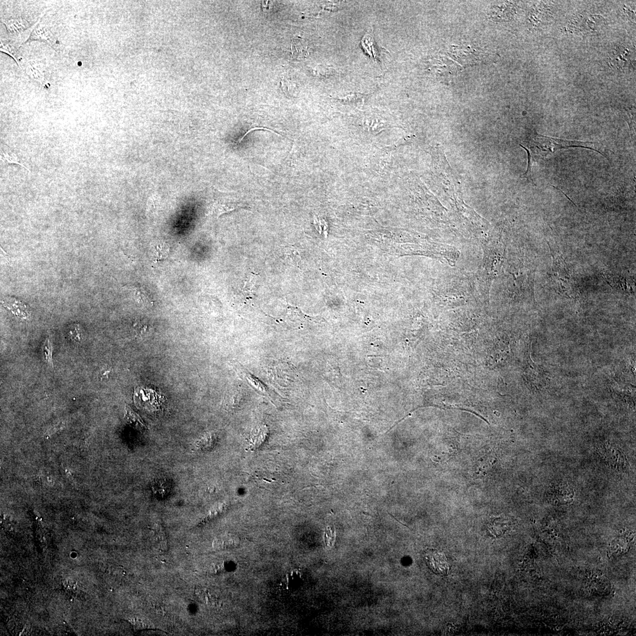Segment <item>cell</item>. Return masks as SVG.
<instances>
[{
  "label": "cell",
  "instance_id": "1",
  "mask_svg": "<svg viewBox=\"0 0 636 636\" xmlns=\"http://www.w3.org/2000/svg\"><path fill=\"white\" fill-rule=\"evenodd\" d=\"M528 152L530 153L534 157L544 158L556 151L569 147H583L591 150H595V143L592 142H580L552 138V137L544 136L534 133L530 137L527 144Z\"/></svg>",
  "mask_w": 636,
  "mask_h": 636
},
{
  "label": "cell",
  "instance_id": "2",
  "mask_svg": "<svg viewBox=\"0 0 636 636\" xmlns=\"http://www.w3.org/2000/svg\"><path fill=\"white\" fill-rule=\"evenodd\" d=\"M47 9H45L38 18V20L29 27H27L25 24L26 21L21 17L2 19V22L5 25L8 32V39L20 47L22 44L27 42L28 39L30 38L32 32L40 23L41 18Z\"/></svg>",
  "mask_w": 636,
  "mask_h": 636
},
{
  "label": "cell",
  "instance_id": "3",
  "mask_svg": "<svg viewBox=\"0 0 636 636\" xmlns=\"http://www.w3.org/2000/svg\"><path fill=\"white\" fill-rule=\"evenodd\" d=\"M429 568L438 575H447L450 566L444 554L437 551H429L425 556Z\"/></svg>",
  "mask_w": 636,
  "mask_h": 636
},
{
  "label": "cell",
  "instance_id": "4",
  "mask_svg": "<svg viewBox=\"0 0 636 636\" xmlns=\"http://www.w3.org/2000/svg\"><path fill=\"white\" fill-rule=\"evenodd\" d=\"M633 55L629 49L624 46L616 48L610 55V63L617 69L629 67L632 62Z\"/></svg>",
  "mask_w": 636,
  "mask_h": 636
},
{
  "label": "cell",
  "instance_id": "5",
  "mask_svg": "<svg viewBox=\"0 0 636 636\" xmlns=\"http://www.w3.org/2000/svg\"><path fill=\"white\" fill-rule=\"evenodd\" d=\"M29 40L46 42L49 45L56 49L58 42L50 27L43 24L39 23L35 27Z\"/></svg>",
  "mask_w": 636,
  "mask_h": 636
},
{
  "label": "cell",
  "instance_id": "6",
  "mask_svg": "<svg viewBox=\"0 0 636 636\" xmlns=\"http://www.w3.org/2000/svg\"><path fill=\"white\" fill-rule=\"evenodd\" d=\"M21 68L32 80L37 81L42 86H45L46 80L45 78L44 71L38 66L37 64H35V62L31 60L25 62L22 60Z\"/></svg>",
  "mask_w": 636,
  "mask_h": 636
},
{
  "label": "cell",
  "instance_id": "7",
  "mask_svg": "<svg viewBox=\"0 0 636 636\" xmlns=\"http://www.w3.org/2000/svg\"><path fill=\"white\" fill-rule=\"evenodd\" d=\"M123 288L130 292L134 300L138 302L139 304L147 305V306L153 304V302L150 296L149 292L142 285L140 284L126 285Z\"/></svg>",
  "mask_w": 636,
  "mask_h": 636
},
{
  "label": "cell",
  "instance_id": "8",
  "mask_svg": "<svg viewBox=\"0 0 636 636\" xmlns=\"http://www.w3.org/2000/svg\"><path fill=\"white\" fill-rule=\"evenodd\" d=\"M239 206L235 203L218 199L213 203L210 214L218 218L222 215L234 211Z\"/></svg>",
  "mask_w": 636,
  "mask_h": 636
},
{
  "label": "cell",
  "instance_id": "9",
  "mask_svg": "<svg viewBox=\"0 0 636 636\" xmlns=\"http://www.w3.org/2000/svg\"><path fill=\"white\" fill-rule=\"evenodd\" d=\"M19 47L17 44L9 40V39L1 38L0 51L5 52L14 59L19 67L21 68V61L23 59H22V57L19 54Z\"/></svg>",
  "mask_w": 636,
  "mask_h": 636
},
{
  "label": "cell",
  "instance_id": "10",
  "mask_svg": "<svg viewBox=\"0 0 636 636\" xmlns=\"http://www.w3.org/2000/svg\"><path fill=\"white\" fill-rule=\"evenodd\" d=\"M292 57L295 60H301L308 55L306 42L303 39L295 37L291 42Z\"/></svg>",
  "mask_w": 636,
  "mask_h": 636
},
{
  "label": "cell",
  "instance_id": "11",
  "mask_svg": "<svg viewBox=\"0 0 636 636\" xmlns=\"http://www.w3.org/2000/svg\"><path fill=\"white\" fill-rule=\"evenodd\" d=\"M3 306L6 307L17 317L27 318L28 317L27 308L25 305L14 299V298H6L3 301Z\"/></svg>",
  "mask_w": 636,
  "mask_h": 636
},
{
  "label": "cell",
  "instance_id": "12",
  "mask_svg": "<svg viewBox=\"0 0 636 636\" xmlns=\"http://www.w3.org/2000/svg\"><path fill=\"white\" fill-rule=\"evenodd\" d=\"M258 276L254 274H251L245 280L243 289L242 290V296L245 300H250L255 296V284Z\"/></svg>",
  "mask_w": 636,
  "mask_h": 636
},
{
  "label": "cell",
  "instance_id": "13",
  "mask_svg": "<svg viewBox=\"0 0 636 636\" xmlns=\"http://www.w3.org/2000/svg\"><path fill=\"white\" fill-rule=\"evenodd\" d=\"M126 418L128 422L141 431H145L146 429L145 422H143L140 416L134 412L129 406H127L126 407Z\"/></svg>",
  "mask_w": 636,
  "mask_h": 636
},
{
  "label": "cell",
  "instance_id": "14",
  "mask_svg": "<svg viewBox=\"0 0 636 636\" xmlns=\"http://www.w3.org/2000/svg\"><path fill=\"white\" fill-rule=\"evenodd\" d=\"M152 251L156 260H165L169 255V246L166 244H155L152 246Z\"/></svg>",
  "mask_w": 636,
  "mask_h": 636
},
{
  "label": "cell",
  "instance_id": "15",
  "mask_svg": "<svg viewBox=\"0 0 636 636\" xmlns=\"http://www.w3.org/2000/svg\"><path fill=\"white\" fill-rule=\"evenodd\" d=\"M285 255L292 264L297 265L300 260V256L296 249L293 247H288L285 249Z\"/></svg>",
  "mask_w": 636,
  "mask_h": 636
},
{
  "label": "cell",
  "instance_id": "16",
  "mask_svg": "<svg viewBox=\"0 0 636 636\" xmlns=\"http://www.w3.org/2000/svg\"><path fill=\"white\" fill-rule=\"evenodd\" d=\"M42 350H43L45 360L52 365V345L51 339L49 337L44 343Z\"/></svg>",
  "mask_w": 636,
  "mask_h": 636
},
{
  "label": "cell",
  "instance_id": "17",
  "mask_svg": "<svg viewBox=\"0 0 636 636\" xmlns=\"http://www.w3.org/2000/svg\"><path fill=\"white\" fill-rule=\"evenodd\" d=\"M1 159L5 160V162L8 163L17 164V165L23 166L25 168V167L22 163H19L17 156L14 153L9 155L8 153H3L1 155Z\"/></svg>",
  "mask_w": 636,
  "mask_h": 636
},
{
  "label": "cell",
  "instance_id": "18",
  "mask_svg": "<svg viewBox=\"0 0 636 636\" xmlns=\"http://www.w3.org/2000/svg\"><path fill=\"white\" fill-rule=\"evenodd\" d=\"M63 585L65 589L70 592H75L78 589L76 582L73 580L68 579L65 580L63 583Z\"/></svg>",
  "mask_w": 636,
  "mask_h": 636
},
{
  "label": "cell",
  "instance_id": "19",
  "mask_svg": "<svg viewBox=\"0 0 636 636\" xmlns=\"http://www.w3.org/2000/svg\"><path fill=\"white\" fill-rule=\"evenodd\" d=\"M130 621L131 623H132V624L134 626V628H135L136 629H138V630H140V629H145L148 627V625H147V624H145V622H143L142 620H141L139 619H137V618L132 619H130Z\"/></svg>",
  "mask_w": 636,
  "mask_h": 636
},
{
  "label": "cell",
  "instance_id": "20",
  "mask_svg": "<svg viewBox=\"0 0 636 636\" xmlns=\"http://www.w3.org/2000/svg\"><path fill=\"white\" fill-rule=\"evenodd\" d=\"M69 335L75 340H79V330L77 325L72 326L69 331Z\"/></svg>",
  "mask_w": 636,
  "mask_h": 636
},
{
  "label": "cell",
  "instance_id": "21",
  "mask_svg": "<svg viewBox=\"0 0 636 636\" xmlns=\"http://www.w3.org/2000/svg\"><path fill=\"white\" fill-rule=\"evenodd\" d=\"M281 85L282 90H283L284 93L286 94L288 93V91H289V83H288L287 80L285 79L284 77L281 78Z\"/></svg>",
  "mask_w": 636,
  "mask_h": 636
}]
</instances>
